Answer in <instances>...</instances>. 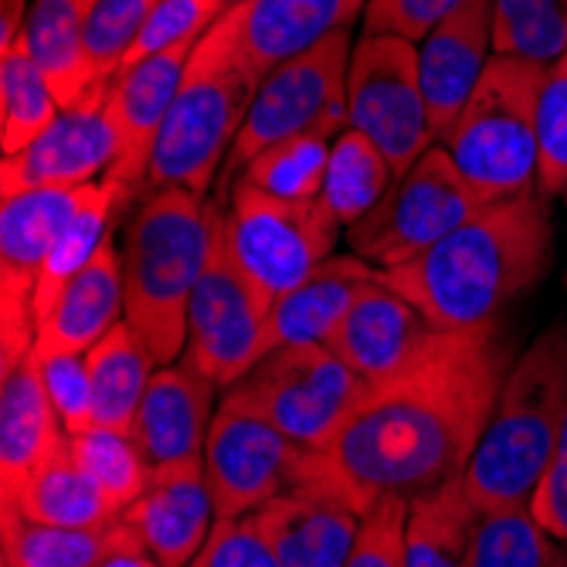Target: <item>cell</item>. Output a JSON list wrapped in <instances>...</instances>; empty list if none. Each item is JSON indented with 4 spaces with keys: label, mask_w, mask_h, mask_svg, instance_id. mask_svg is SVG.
Segmentation results:
<instances>
[{
    "label": "cell",
    "mask_w": 567,
    "mask_h": 567,
    "mask_svg": "<svg viewBox=\"0 0 567 567\" xmlns=\"http://www.w3.org/2000/svg\"><path fill=\"white\" fill-rule=\"evenodd\" d=\"M99 567H161V564L153 557H146V554H116L110 560H102Z\"/></svg>",
    "instance_id": "obj_45"
},
{
    "label": "cell",
    "mask_w": 567,
    "mask_h": 567,
    "mask_svg": "<svg viewBox=\"0 0 567 567\" xmlns=\"http://www.w3.org/2000/svg\"><path fill=\"white\" fill-rule=\"evenodd\" d=\"M4 509L51 527H102L120 517L92 476L75 462L69 442L48 462H41L14 493L4 496Z\"/></svg>",
    "instance_id": "obj_27"
},
{
    "label": "cell",
    "mask_w": 567,
    "mask_h": 567,
    "mask_svg": "<svg viewBox=\"0 0 567 567\" xmlns=\"http://www.w3.org/2000/svg\"><path fill=\"white\" fill-rule=\"evenodd\" d=\"M483 517L466 476L449 480L408 503L404 564L408 567H466L473 530Z\"/></svg>",
    "instance_id": "obj_29"
},
{
    "label": "cell",
    "mask_w": 567,
    "mask_h": 567,
    "mask_svg": "<svg viewBox=\"0 0 567 567\" xmlns=\"http://www.w3.org/2000/svg\"><path fill=\"white\" fill-rule=\"evenodd\" d=\"M347 120L404 177L439 143L419 72V44L364 34L353 44L347 75Z\"/></svg>",
    "instance_id": "obj_11"
},
{
    "label": "cell",
    "mask_w": 567,
    "mask_h": 567,
    "mask_svg": "<svg viewBox=\"0 0 567 567\" xmlns=\"http://www.w3.org/2000/svg\"><path fill=\"white\" fill-rule=\"evenodd\" d=\"M537 190L544 197L567 194V51L547 65L537 99Z\"/></svg>",
    "instance_id": "obj_38"
},
{
    "label": "cell",
    "mask_w": 567,
    "mask_h": 567,
    "mask_svg": "<svg viewBox=\"0 0 567 567\" xmlns=\"http://www.w3.org/2000/svg\"><path fill=\"white\" fill-rule=\"evenodd\" d=\"M120 157L113 123L102 110L62 113L34 143L0 164L4 197L41 187H85L106 181Z\"/></svg>",
    "instance_id": "obj_17"
},
{
    "label": "cell",
    "mask_w": 567,
    "mask_h": 567,
    "mask_svg": "<svg viewBox=\"0 0 567 567\" xmlns=\"http://www.w3.org/2000/svg\"><path fill=\"white\" fill-rule=\"evenodd\" d=\"M544 65L493 55L466 110L442 133L439 146L455 171L486 200L537 190V99Z\"/></svg>",
    "instance_id": "obj_6"
},
{
    "label": "cell",
    "mask_w": 567,
    "mask_h": 567,
    "mask_svg": "<svg viewBox=\"0 0 567 567\" xmlns=\"http://www.w3.org/2000/svg\"><path fill=\"white\" fill-rule=\"evenodd\" d=\"M530 509L550 537L567 544V422H564L554 462H550V470H547Z\"/></svg>",
    "instance_id": "obj_43"
},
{
    "label": "cell",
    "mask_w": 567,
    "mask_h": 567,
    "mask_svg": "<svg viewBox=\"0 0 567 567\" xmlns=\"http://www.w3.org/2000/svg\"><path fill=\"white\" fill-rule=\"evenodd\" d=\"M228 8L231 4H225V0H161V4L150 11L143 31L133 41V48L126 51L120 72L133 69L143 59L164 55V51L197 44L221 21V14Z\"/></svg>",
    "instance_id": "obj_36"
},
{
    "label": "cell",
    "mask_w": 567,
    "mask_h": 567,
    "mask_svg": "<svg viewBox=\"0 0 567 567\" xmlns=\"http://www.w3.org/2000/svg\"><path fill=\"white\" fill-rule=\"evenodd\" d=\"M333 140L320 133H302L266 146L262 153L241 167L238 181L259 187L272 197L286 200H313L323 194L327 164H330Z\"/></svg>",
    "instance_id": "obj_31"
},
{
    "label": "cell",
    "mask_w": 567,
    "mask_h": 567,
    "mask_svg": "<svg viewBox=\"0 0 567 567\" xmlns=\"http://www.w3.org/2000/svg\"><path fill=\"white\" fill-rule=\"evenodd\" d=\"M506 371L499 323L435 330L401 371L368 388L323 455L364 509L466 476Z\"/></svg>",
    "instance_id": "obj_1"
},
{
    "label": "cell",
    "mask_w": 567,
    "mask_h": 567,
    "mask_svg": "<svg viewBox=\"0 0 567 567\" xmlns=\"http://www.w3.org/2000/svg\"><path fill=\"white\" fill-rule=\"evenodd\" d=\"M368 388L327 343H289L266 353L221 398L255 411L299 449L327 452Z\"/></svg>",
    "instance_id": "obj_7"
},
{
    "label": "cell",
    "mask_w": 567,
    "mask_h": 567,
    "mask_svg": "<svg viewBox=\"0 0 567 567\" xmlns=\"http://www.w3.org/2000/svg\"><path fill=\"white\" fill-rule=\"evenodd\" d=\"M218 401L221 388L187 353L153 374L133 422V439L150 466L204 455Z\"/></svg>",
    "instance_id": "obj_18"
},
{
    "label": "cell",
    "mask_w": 567,
    "mask_h": 567,
    "mask_svg": "<svg viewBox=\"0 0 567 567\" xmlns=\"http://www.w3.org/2000/svg\"><path fill=\"white\" fill-rule=\"evenodd\" d=\"M394 171L384 153L357 130H343L333 140L327 181H323V204L337 215L343 228L357 225L374 212V204L391 190Z\"/></svg>",
    "instance_id": "obj_30"
},
{
    "label": "cell",
    "mask_w": 567,
    "mask_h": 567,
    "mask_svg": "<svg viewBox=\"0 0 567 567\" xmlns=\"http://www.w3.org/2000/svg\"><path fill=\"white\" fill-rule=\"evenodd\" d=\"M92 4L95 0H31L28 24L18 38V48L38 65L62 113L102 110L110 92L85 51V14Z\"/></svg>",
    "instance_id": "obj_21"
},
{
    "label": "cell",
    "mask_w": 567,
    "mask_h": 567,
    "mask_svg": "<svg viewBox=\"0 0 567 567\" xmlns=\"http://www.w3.org/2000/svg\"><path fill=\"white\" fill-rule=\"evenodd\" d=\"M123 320V255L113 235L38 323L34 353H89Z\"/></svg>",
    "instance_id": "obj_25"
},
{
    "label": "cell",
    "mask_w": 567,
    "mask_h": 567,
    "mask_svg": "<svg viewBox=\"0 0 567 567\" xmlns=\"http://www.w3.org/2000/svg\"><path fill=\"white\" fill-rule=\"evenodd\" d=\"M554 567H567V550H560V557H557V564Z\"/></svg>",
    "instance_id": "obj_46"
},
{
    "label": "cell",
    "mask_w": 567,
    "mask_h": 567,
    "mask_svg": "<svg viewBox=\"0 0 567 567\" xmlns=\"http://www.w3.org/2000/svg\"><path fill=\"white\" fill-rule=\"evenodd\" d=\"M567 422V323H550L513 360L466 470L480 509H530Z\"/></svg>",
    "instance_id": "obj_4"
},
{
    "label": "cell",
    "mask_w": 567,
    "mask_h": 567,
    "mask_svg": "<svg viewBox=\"0 0 567 567\" xmlns=\"http://www.w3.org/2000/svg\"><path fill=\"white\" fill-rule=\"evenodd\" d=\"M306 458L309 452L276 425L221 398L204 445V473L218 520L251 517L269 499L292 489L306 473Z\"/></svg>",
    "instance_id": "obj_14"
},
{
    "label": "cell",
    "mask_w": 567,
    "mask_h": 567,
    "mask_svg": "<svg viewBox=\"0 0 567 567\" xmlns=\"http://www.w3.org/2000/svg\"><path fill=\"white\" fill-rule=\"evenodd\" d=\"M161 567H187L208 544L218 509L204 473V455L153 466L143 493L120 513Z\"/></svg>",
    "instance_id": "obj_15"
},
{
    "label": "cell",
    "mask_w": 567,
    "mask_h": 567,
    "mask_svg": "<svg viewBox=\"0 0 567 567\" xmlns=\"http://www.w3.org/2000/svg\"><path fill=\"white\" fill-rule=\"evenodd\" d=\"M493 51L554 65L567 51V0H493Z\"/></svg>",
    "instance_id": "obj_33"
},
{
    "label": "cell",
    "mask_w": 567,
    "mask_h": 567,
    "mask_svg": "<svg viewBox=\"0 0 567 567\" xmlns=\"http://www.w3.org/2000/svg\"><path fill=\"white\" fill-rule=\"evenodd\" d=\"M225 4H245V0H225Z\"/></svg>",
    "instance_id": "obj_47"
},
{
    "label": "cell",
    "mask_w": 567,
    "mask_h": 567,
    "mask_svg": "<svg viewBox=\"0 0 567 567\" xmlns=\"http://www.w3.org/2000/svg\"><path fill=\"white\" fill-rule=\"evenodd\" d=\"M340 235L343 225L323 197L286 200L241 181L228 190L225 248L269 302L323 266Z\"/></svg>",
    "instance_id": "obj_9"
},
{
    "label": "cell",
    "mask_w": 567,
    "mask_h": 567,
    "mask_svg": "<svg viewBox=\"0 0 567 567\" xmlns=\"http://www.w3.org/2000/svg\"><path fill=\"white\" fill-rule=\"evenodd\" d=\"M0 378V496H8L41 462L65 449L69 432L44 391L34 353Z\"/></svg>",
    "instance_id": "obj_23"
},
{
    "label": "cell",
    "mask_w": 567,
    "mask_h": 567,
    "mask_svg": "<svg viewBox=\"0 0 567 567\" xmlns=\"http://www.w3.org/2000/svg\"><path fill=\"white\" fill-rule=\"evenodd\" d=\"M62 116L55 92L21 48L0 55V143L14 157Z\"/></svg>",
    "instance_id": "obj_32"
},
{
    "label": "cell",
    "mask_w": 567,
    "mask_h": 567,
    "mask_svg": "<svg viewBox=\"0 0 567 567\" xmlns=\"http://www.w3.org/2000/svg\"><path fill=\"white\" fill-rule=\"evenodd\" d=\"M187 567H279L266 540L255 534L251 520H218L208 544Z\"/></svg>",
    "instance_id": "obj_42"
},
{
    "label": "cell",
    "mask_w": 567,
    "mask_h": 567,
    "mask_svg": "<svg viewBox=\"0 0 567 567\" xmlns=\"http://www.w3.org/2000/svg\"><path fill=\"white\" fill-rule=\"evenodd\" d=\"M432 333L435 327L422 317V309L384 286L378 272V282L353 302L327 347L353 374H360L368 384H378L401 371Z\"/></svg>",
    "instance_id": "obj_20"
},
{
    "label": "cell",
    "mask_w": 567,
    "mask_h": 567,
    "mask_svg": "<svg viewBox=\"0 0 567 567\" xmlns=\"http://www.w3.org/2000/svg\"><path fill=\"white\" fill-rule=\"evenodd\" d=\"M194 48L197 44H184V48L164 51V55L136 62L133 69L120 72L106 92L102 113L110 116L116 143H120V157L106 181L120 190L123 204H133L143 194L153 143H157V133L174 106V95L184 82Z\"/></svg>",
    "instance_id": "obj_16"
},
{
    "label": "cell",
    "mask_w": 567,
    "mask_h": 567,
    "mask_svg": "<svg viewBox=\"0 0 567 567\" xmlns=\"http://www.w3.org/2000/svg\"><path fill=\"white\" fill-rule=\"evenodd\" d=\"M550 215L540 190L493 200L425 255L381 272V282L422 309L435 330L496 323L530 292L550 262Z\"/></svg>",
    "instance_id": "obj_2"
},
{
    "label": "cell",
    "mask_w": 567,
    "mask_h": 567,
    "mask_svg": "<svg viewBox=\"0 0 567 567\" xmlns=\"http://www.w3.org/2000/svg\"><path fill=\"white\" fill-rule=\"evenodd\" d=\"M259 82L262 75L245 55L231 4L194 48L174 106L153 143L140 197L164 187H187L208 197L245 126Z\"/></svg>",
    "instance_id": "obj_5"
},
{
    "label": "cell",
    "mask_w": 567,
    "mask_h": 567,
    "mask_svg": "<svg viewBox=\"0 0 567 567\" xmlns=\"http://www.w3.org/2000/svg\"><path fill=\"white\" fill-rule=\"evenodd\" d=\"M44 391L69 435L92 429V378L85 353H34Z\"/></svg>",
    "instance_id": "obj_39"
},
{
    "label": "cell",
    "mask_w": 567,
    "mask_h": 567,
    "mask_svg": "<svg viewBox=\"0 0 567 567\" xmlns=\"http://www.w3.org/2000/svg\"><path fill=\"white\" fill-rule=\"evenodd\" d=\"M462 0H371L364 18V34H388L411 44H422Z\"/></svg>",
    "instance_id": "obj_41"
},
{
    "label": "cell",
    "mask_w": 567,
    "mask_h": 567,
    "mask_svg": "<svg viewBox=\"0 0 567 567\" xmlns=\"http://www.w3.org/2000/svg\"><path fill=\"white\" fill-rule=\"evenodd\" d=\"M269 313L272 302L255 289V282L228 255L221 221L212 259L190 299V333L184 353L225 391L272 350Z\"/></svg>",
    "instance_id": "obj_12"
},
{
    "label": "cell",
    "mask_w": 567,
    "mask_h": 567,
    "mask_svg": "<svg viewBox=\"0 0 567 567\" xmlns=\"http://www.w3.org/2000/svg\"><path fill=\"white\" fill-rule=\"evenodd\" d=\"M364 506L323 452H309L302 480L251 513V527L279 567H347Z\"/></svg>",
    "instance_id": "obj_13"
},
{
    "label": "cell",
    "mask_w": 567,
    "mask_h": 567,
    "mask_svg": "<svg viewBox=\"0 0 567 567\" xmlns=\"http://www.w3.org/2000/svg\"><path fill=\"white\" fill-rule=\"evenodd\" d=\"M161 0H95L85 14V51L102 85H113L126 51Z\"/></svg>",
    "instance_id": "obj_37"
},
{
    "label": "cell",
    "mask_w": 567,
    "mask_h": 567,
    "mask_svg": "<svg viewBox=\"0 0 567 567\" xmlns=\"http://www.w3.org/2000/svg\"><path fill=\"white\" fill-rule=\"evenodd\" d=\"M371 0H245L235 4L238 38L259 75L309 51L323 38L353 28Z\"/></svg>",
    "instance_id": "obj_22"
},
{
    "label": "cell",
    "mask_w": 567,
    "mask_h": 567,
    "mask_svg": "<svg viewBox=\"0 0 567 567\" xmlns=\"http://www.w3.org/2000/svg\"><path fill=\"white\" fill-rule=\"evenodd\" d=\"M69 452L92 476V483L102 489V496H106V503L116 513H123L143 493L153 470L130 432L85 429L69 435Z\"/></svg>",
    "instance_id": "obj_35"
},
{
    "label": "cell",
    "mask_w": 567,
    "mask_h": 567,
    "mask_svg": "<svg viewBox=\"0 0 567 567\" xmlns=\"http://www.w3.org/2000/svg\"><path fill=\"white\" fill-rule=\"evenodd\" d=\"M85 360L92 378V429L133 435V422L150 378L161 371L150 347L126 320H120L85 353Z\"/></svg>",
    "instance_id": "obj_28"
},
{
    "label": "cell",
    "mask_w": 567,
    "mask_h": 567,
    "mask_svg": "<svg viewBox=\"0 0 567 567\" xmlns=\"http://www.w3.org/2000/svg\"><path fill=\"white\" fill-rule=\"evenodd\" d=\"M353 44L357 41L350 28L337 31L262 75L259 92H255L251 110L245 116V126L218 177L221 187L231 190L241 167L255 153H262L279 140L302 136V133H320L337 140L350 126L347 75H350Z\"/></svg>",
    "instance_id": "obj_8"
},
{
    "label": "cell",
    "mask_w": 567,
    "mask_h": 567,
    "mask_svg": "<svg viewBox=\"0 0 567 567\" xmlns=\"http://www.w3.org/2000/svg\"><path fill=\"white\" fill-rule=\"evenodd\" d=\"M225 204L187 187L136 200L123 245V320L143 337L161 368L187 350L190 299L212 259Z\"/></svg>",
    "instance_id": "obj_3"
},
{
    "label": "cell",
    "mask_w": 567,
    "mask_h": 567,
    "mask_svg": "<svg viewBox=\"0 0 567 567\" xmlns=\"http://www.w3.org/2000/svg\"><path fill=\"white\" fill-rule=\"evenodd\" d=\"M483 208L486 200L435 143L404 177H394L368 218L347 228V241L357 259L388 272L425 255Z\"/></svg>",
    "instance_id": "obj_10"
},
{
    "label": "cell",
    "mask_w": 567,
    "mask_h": 567,
    "mask_svg": "<svg viewBox=\"0 0 567 567\" xmlns=\"http://www.w3.org/2000/svg\"><path fill=\"white\" fill-rule=\"evenodd\" d=\"M0 547L4 567H99L116 554H146L123 517L102 527H51L8 509Z\"/></svg>",
    "instance_id": "obj_26"
},
{
    "label": "cell",
    "mask_w": 567,
    "mask_h": 567,
    "mask_svg": "<svg viewBox=\"0 0 567 567\" xmlns=\"http://www.w3.org/2000/svg\"><path fill=\"white\" fill-rule=\"evenodd\" d=\"M411 499H378L360 524L357 544L347 557V567H408L404 564V524Z\"/></svg>",
    "instance_id": "obj_40"
},
{
    "label": "cell",
    "mask_w": 567,
    "mask_h": 567,
    "mask_svg": "<svg viewBox=\"0 0 567 567\" xmlns=\"http://www.w3.org/2000/svg\"><path fill=\"white\" fill-rule=\"evenodd\" d=\"M28 0H0V55L18 48V38L28 24Z\"/></svg>",
    "instance_id": "obj_44"
},
{
    "label": "cell",
    "mask_w": 567,
    "mask_h": 567,
    "mask_svg": "<svg viewBox=\"0 0 567 567\" xmlns=\"http://www.w3.org/2000/svg\"><path fill=\"white\" fill-rule=\"evenodd\" d=\"M493 55V0H462L419 44L422 89L439 140L466 110Z\"/></svg>",
    "instance_id": "obj_19"
},
{
    "label": "cell",
    "mask_w": 567,
    "mask_h": 567,
    "mask_svg": "<svg viewBox=\"0 0 567 567\" xmlns=\"http://www.w3.org/2000/svg\"><path fill=\"white\" fill-rule=\"evenodd\" d=\"M557 537L544 530L534 509H486L466 554V567H554Z\"/></svg>",
    "instance_id": "obj_34"
},
{
    "label": "cell",
    "mask_w": 567,
    "mask_h": 567,
    "mask_svg": "<svg viewBox=\"0 0 567 567\" xmlns=\"http://www.w3.org/2000/svg\"><path fill=\"white\" fill-rule=\"evenodd\" d=\"M378 282V269L357 255H330L302 282L282 292L269 313V347L327 343L353 302ZM269 350V353H272Z\"/></svg>",
    "instance_id": "obj_24"
}]
</instances>
